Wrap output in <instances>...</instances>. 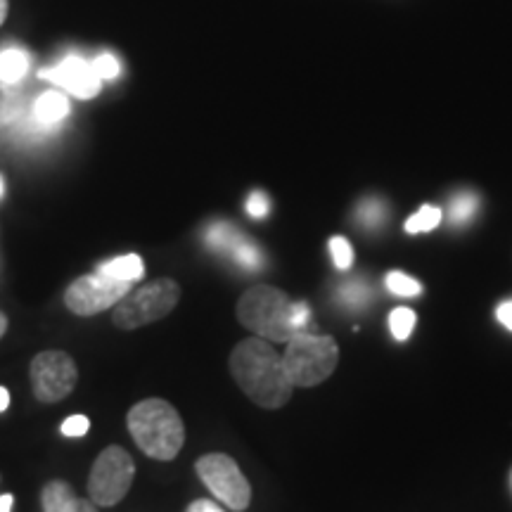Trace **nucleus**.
I'll use <instances>...</instances> for the list:
<instances>
[{"label": "nucleus", "instance_id": "obj_1", "mask_svg": "<svg viewBox=\"0 0 512 512\" xmlns=\"http://www.w3.org/2000/svg\"><path fill=\"white\" fill-rule=\"evenodd\" d=\"M230 375L259 408L278 411L292 399L294 384L287 375L283 356L264 337L242 339L230 354Z\"/></svg>", "mask_w": 512, "mask_h": 512}, {"label": "nucleus", "instance_id": "obj_2", "mask_svg": "<svg viewBox=\"0 0 512 512\" xmlns=\"http://www.w3.org/2000/svg\"><path fill=\"white\" fill-rule=\"evenodd\" d=\"M311 309L304 302H292L273 285H254L238 302V320L256 337L268 342H287L309 328Z\"/></svg>", "mask_w": 512, "mask_h": 512}, {"label": "nucleus", "instance_id": "obj_3", "mask_svg": "<svg viewBox=\"0 0 512 512\" xmlns=\"http://www.w3.org/2000/svg\"><path fill=\"white\" fill-rule=\"evenodd\" d=\"M126 427L147 458L174 460L185 444L181 413L164 399H143L126 415Z\"/></svg>", "mask_w": 512, "mask_h": 512}, {"label": "nucleus", "instance_id": "obj_4", "mask_svg": "<svg viewBox=\"0 0 512 512\" xmlns=\"http://www.w3.org/2000/svg\"><path fill=\"white\" fill-rule=\"evenodd\" d=\"M285 368L294 387H316L335 373L339 363V347L335 337L313 335L304 330L287 339Z\"/></svg>", "mask_w": 512, "mask_h": 512}, {"label": "nucleus", "instance_id": "obj_5", "mask_svg": "<svg viewBox=\"0 0 512 512\" xmlns=\"http://www.w3.org/2000/svg\"><path fill=\"white\" fill-rule=\"evenodd\" d=\"M181 302V285L174 278H157L143 287H133L114 306L112 323L119 330H138L169 316Z\"/></svg>", "mask_w": 512, "mask_h": 512}, {"label": "nucleus", "instance_id": "obj_6", "mask_svg": "<svg viewBox=\"0 0 512 512\" xmlns=\"http://www.w3.org/2000/svg\"><path fill=\"white\" fill-rule=\"evenodd\" d=\"M136 477V463L131 453L121 446H107L95 458L88 477V498L98 508H112L124 501Z\"/></svg>", "mask_w": 512, "mask_h": 512}, {"label": "nucleus", "instance_id": "obj_7", "mask_svg": "<svg viewBox=\"0 0 512 512\" xmlns=\"http://www.w3.org/2000/svg\"><path fill=\"white\" fill-rule=\"evenodd\" d=\"M195 472L216 501H221L226 508L233 512H245L249 508L252 486L242 475L240 465L226 453H207V456L197 458Z\"/></svg>", "mask_w": 512, "mask_h": 512}, {"label": "nucleus", "instance_id": "obj_8", "mask_svg": "<svg viewBox=\"0 0 512 512\" xmlns=\"http://www.w3.org/2000/svg\"><path fill=\"white\" fill-rule=\"evenodd\" d=\"M29 380L36 401L57 403L74 392L79 382V368L67 351L48 349L31 358Z\"/></svg>", "mask_w": 512, "mask_h": 512}, {"label": "nucleus", "instance_id": "obj_9", "mask_svg": "<svg viewBox=\"0 0 512 512\" xmlns=\"http://www.w3.org/2000/svg\"><path fill=\"white\" fill-rule=\"evenodd\" d=\"M133 290V283L124 280H114L105 273H88L76 278L64 292V306L74 313V316L91 318L98 313L114 309L128 292Z\"/></svg>", "mask_w": 512, "mask_h": 512}, {"label": "nucleus", "instance_id": "obj_10", "mask_svg": "<svg viewBox=\"0 0 512 512\" xmlns=\"http://www.w3.org/2000/svg\"><path fill=\"white\" fill-rule=\"evenodd\" d=\"M41 79L53 81L55 86L64 88V91L81 100L95 98L102 88V79L93 72V64H88L79 55H69L57 67L43 69Z\"/></svg>", "mask_w": 512, "mask_h": 512}, {"label": "nucleus", "instance_id": "obj_11", "mask_svg": "<svg viewBox=\"0 0 512 512\" xmlns=\"http://www.w3.org/2000/svg\"><path fill=\"white\" fill-rule=\"evenodd\" d=\"M207 245L214 249V252H226L238 261L240 266H245L247 271H259L264 266V254L261 249L254 245L252 240L245 238L233 223H214L209 226L207 235H204Z\"/></svg>", "mask_w": 512, "mask_h": 512}, {"label": "nucleus", "instance_id": "obj_12", "mask_svg": "<svg viewBox=\"0 0 512 512\" xmlns=\"http://www.w3.org/2000/svg\"><path fill=\"white\" fill-rule=\"evenodd\" d=\"M43 512H98L91 498H79L64 479H53L41 489Z\"/></svg>", "mask_w": 512, "mask_h": 512}, {"label": "nucleus", "instance_id": "obj_13", "mask_svg": "<svg viewBox=\"0 0 512 512\" xmlns=\"http://www.w3.org/2000/svg\"><path fill=\"white\" fill-rule=\"evenodd\" d=\"M69 98L60 91H46L34 102V117L41 126H57L69 117Z\"/></svg>", "mask_w": 512, "mask_h": 512}, {"label": "nucleus", "instance_id": "obj_14", "mask_svg": "<svg viewBox=\"0 0 512 512\" xmlns=\"http://www.w3.org/2000/svg\"><path fill=\"white\" fill-rule=\"evenodd\" d=\"M98 273L110 275L114 280H124V283H136L145 275V264L138 254H124L117 259L105 261L98 266Z\"/></svg>", "mask_w": 512, "mask_h": 512}, {"label": "nucleus", "instance_id": "obj_15", "mask_svg": "<svg viewBox=\"0 0 512 512\" xmlns=\"http://www.w3.org/2000/svg\"><path fill=\"white\" fill-rule=\"evenodd\" d=\"M29 72V55L19 48H8L0 53V81L19 83Z\"/></svg>", "mask_w": 512, "mask_h": 512}, {"label": "nucleus", "instance_id": "obj_16", "mask_svg": "<svg viewBox=\"0 0 512 512\" xmlns=\"http://www.w3.org/2000/svg\"><path fill=\"white\" fill-rule=\"evenodd\" d=\"M439 223H441V209L425 204V207H422L420 211H415L411 219L406 221V233L408 235L427 233V230L437 228Z\"/></svg>", "mask_w": 512, "mask_h": 512}, {"label": "nucleus", "instance_id": "obj_17", "mask_svg": "<svg viewBox=\"0 0 512 512\" xmlns=\"http://www.w3.org/2000/svg\"><path fill=\"white\" fill-rule=\"evenodd\" d=\"M384 285H387V290L396 294V297H420L422 294V285L418 283V280L411 278V275L401 273V271L387 273Z\"/></svg>", "mask_w": 512, "mask_h": 512}, {"label": "nucleus", "instance_id": "obj_18", "mask_svg": "<svg viewBox=\"0 0 512 512\" xmlns=\"http://www.w3.org/2000/svg\"><path fill=\"white\" fill-rule=\"evenodd\" d=\"M415 320L418 318H415L413 309H408V306H399V309H394L392 316H389V330H392L394 339L406 342V339L413 335Z\"/></svg>", "mask_w": 512, "mask_h": 512}, {"label": "nucleus", "instance_id": "obj_19", "mask_svg": "<svg viewBox=\"0 0 512 512\" xmlns=\"http://www.w3.org/2000/svg\"><path fill=\"white\" fill-rule=\"evenodd\" d=\"M479 207V200L477 195H472V192H460V195L453 197L451 202V223L453 226H463L475 216V211Z\"/></svg>", "mask_w": 512, "mask_h": 512}, {"label": "nucleus", "instance_id": "obj_20", "mask_svg": "<svg viewBox=\"0 0 512 512\" xmlns=\"http://www.w3.org/2000/svg\"><path fill=\"white\" fill-rule=\"evenodd\" d=\"M328 247L332 261H335L339 271H349L351 264H354V249H351L349 240L342 238V235H335V238H330Z\"/></svg>", "mask_w": 512, "mask_h": 512}, {"label": "nucleus", "instance_id": "obj_21", "mask_svg": "<svg viewBox=\"0 0 512 512\" xmlns=\"http://www.w3.org/2000/svg\"><path fill=\"white\" fill-rule=\"evenodd\" d=\"M382 214H384V207H382V202H377V200H368L358 207V221L368 228H375L377 223L382 221Z\"/></svg>", "mask_w": 512, "mask_h": 512}, {"label": "nucleus", "instance_id": "obj_22", "mask_svg": "<svg viewBox=\"0 0 512 512\" xmlns=\"http://www.w3.org/2000/svg\"><path fill=\"white\" fill-rule=\"evenodd\" d=\"M93 72L98 74L102 81H110V79H117L119 72H121V67H119L117 57L105 53V55H100L98 60L93 62Z\"/></svg>", "mask_w": 512, "mask_h": 512}, {"label": "nucleus", "instance_id": "obj_23", "mask_svg": "<svg viewBox=\"0 0 512 512\" xmlns=\"http://www.w3.org/2000/svg\"><path fill=\"white\" fill-rule=\"evenodd\" d=\"M88 430H91V420H88L86 415H69V418L62 422L64 437H83V434H88Z\"/></svg>", "mask_w": 512, "mask_h": 512}, {"label": "nucleus", "instance_id": "obj_24", "mask_svg": "<svg viewBox=\"0 0 512 512\" xmlns=\"http://www.w3.org/2000/svg\"><path fill=\"white\" fill-rule=\"evenodd\" d=\"M268 209H271V204H268V197L264 195V192H252L247 200V214L252 216V219H264V216H268Z\"/></svg>", "mask_w": 512, "mask_h": 512}, {"label": "nucleus", "instance_id": "obj_25", "mask_svg": "<svg viewBox=\"0 0 512 512\" xmlns=\"http://www.w3.org/2000/svg\"><path fill=\"white\" fill-rule=\"evenodd\" d=\"M363 294H366V287H363L361 283H351V285L344 287L342 292H339V297L344 299V304L358 306L363 302Z\"/></svg>", "mask_w": 512, "mask_h": 512}, {"label": "nucleus", "instance_id": "obj_26", "mask_svg": "<svg viewBox=\"0 0 512 512\" xmlns=\"http://www.w3.org/2000/svg\"><path fill=\"white\" fill-rule=\"evenodd\" d=\"M496 318H498V323L505 325V328L512 332V299H508V302H503V304H498Z\"/></svg>", "mask_w": 512, "mask_h": 512}, {"label": "nucleus", "instance_id": "obj_27", "mask_svg": "<svg viewBox=\"0 0 512 512\" xmlns=\"http://www.w3.org/2000/svg\"><path fill=\"white\" fill-rule=\"evenodd\" d=\"M185 512H226L221 508V505H216L214 501H207V498H200V501H192L188 505V510Z\"/></svg>", "mask_w": 512, "mask_h": 512}, {"label": "nucleus", "instance_id": "obj_28", "mask_svg": "<svg viewBox=\"0 0 512 512\" xmlns=\"http://www.w3.org/2000/svg\"><path fill=\"white\" fill-rule=\"evenodd\" d=\"M12 503H15V496H12V494L0 496V512H10Z\"/></svg>", "mask_w": 512, "mask_h": 512}, {"label": "nucleus", "instance_id": "obj_29", "mask_svg": "<svg viewBox=\"0 0 512 512\" xmlns=\"http://www.w3.org/2000/svg\"><path fill=\"white\" fill-rule=\"evenodd\" d=\"M8 406H10V392L5 387H0V413L8 411Z\"/></svg>", "mask_w": 512, "mask_h": 512}, {"label": "nucleus", "instance_id": "obj_30", "mask_svg": "<svg viewBox=\"0 0 512 512\" xmlns=\"http://www.w3.org/2000/svg\"><path fill=\"white\" fill-rule=\"evenodd\" d=\"M8 0H0V27H3L5 24V19H8Z\"/></svg>", "mask_w": 512, "mask_h": 512}, {"label": "nucleus", "instance_id": "obj_31", "mask_svg": "<svg viewBox=\"0 0 512 512\" xmlns=\"http://www.w3.org/2000/svg\"><path fill=\"white\" fill-rule=\"evenodd\" d=\"M5 332H8V316H5V313L0 311V339H3Z\"/></svg>", "mask_w": 512, "mask_h": 512}, {"label": "nucleus", "instance_id": "obj_32", "mask_svg": "<svg viewBox=\"0 0 512 512\" xmlns=\"http://www.w3.org/2000/svg\"><path fill=\"white\" fill-rule=\"evenodd\" d=\"M0 197H3V178H0Z\"/></svg>", "mask_w": 512, "mask_h": 512}]
</instances>
